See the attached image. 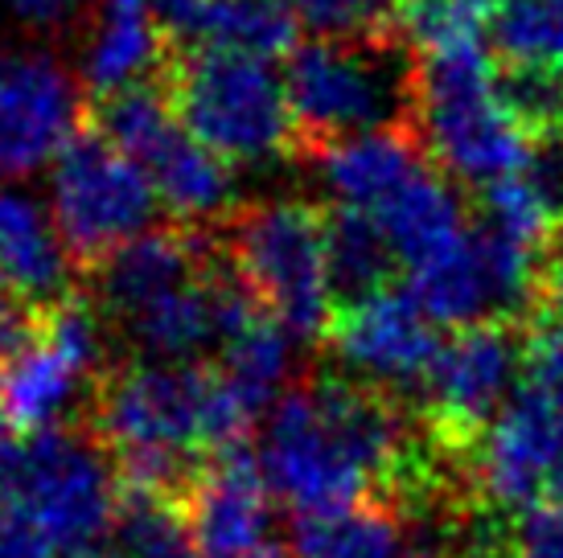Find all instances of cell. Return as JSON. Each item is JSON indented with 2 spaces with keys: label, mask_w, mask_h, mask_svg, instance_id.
<instances>
[{
  "label": "cell",
  "mask_w": 563,
  "mask_h": 558,
  "mask_svg": "<svg viewBox=\"0 0 563 558\" xmlns=\"http://www.w3.org/2000/svg\"><path fill=\"white\" fill-rule=\"evenodd\" d=\"M411 415L391 390L350 378H309L288 387L260 444V468L272 496L297 517L338 513L362 501H395L420 465Z\"/></svg>",
  "instance_id": "cell-1"
},
{
  "label": "cell",
  "mask_w": 563,
  "mask_h": 558,
  "mask_svg": "<svg viewBox=\"0 0 563 558\" xmlns=\"http://www.w3.org/2000/svg\"><path fill=\"white\" fill-rule=\"evenodd\" d=\"M297 153L317 156L338 140L416 124V54L399 30L300 42L284 66Z\"/></svg>",
  "instance_id": "cell-2"
},
{
  "label": "cell",
  "mask_w": 563,
  "mask_h": 558,
  "mask_svg": "<svg viewBox=\"0 0 563 558\" xmlns=\"http://www.w3.org/2000/svg\"><path fill=\"white\" fill-rule=\"evenodd\" d=\"M157 78L189 136L227 165L297 153L288 87L272 70V58L235 49H169Z\"/></svg>",
  "instance_id": "cell-3"
},
{
  "label": "cell",
  "mask_w": 563,
  "mask_h": 558,
  "mask_svg": "<svg viewBox=\"0 0 563 558\" xmlns=\"http://www.w3.org/2000/svg\"><path fill=\"white\" fill-rule=\"evenodd\" d=\"M416 127L440 169L477 189L522 172L534 153V136L501 103L494 54L416 58Z\"/></svg>",
  "instance_id": "cell-4"
},
{
  "label": "cell",
  "mask_w": 563,
  "mask_h": 558,
  "mask_svg": "<svg viewBox=\"0 0 563 558\" xmlns=\"http://www.w3.org/2000/svg\"><path fill=\"white\" fill-rule=\"evenodd\" d=\"M222 250L247 292L297 342L325 337L333 321L329 214L313 202H260L231 214Z\"/></svg>",
  "instance_id": "cell-5"
},
{
  "label": "cell",
  "mask_w": 563,
  "mask_h": 558,
  "mask_svg": "<svg viewBox=\"0 0 563 558\" xmlns=\"http://www.w3.org/2000/svg\"><path fill=\"white\" fill-rule=\"evenodd\" d=\"M157 189L144 165L120 153L99 127L82 124L49 172V217L79 276L148 231Z\"/></svg>",
  "instance_id": "cell-6"
},
{
  "label": "cell",
  "mask_w": 563,
  "mask_h": 558,
  "mask_svg": "<svg viewBox=\"0 0 563 558\" xmlns=\"http://www.w3.org/2000/svg\"><path fill=\"white\" fill-rule=\"evenodd\" d=\"M9 496L49 550L70 558L111 534L120 477L108 460V448L91 432L54 427L21 435Z\"/></svg>",
  "instance_id": "cell-7"
},
{
  "label": "cell",
  "mask_w": 563,
  "mask_h": 558,
  "mask_svg": "<svg viewBox=\"0 0 563 558\" xmlns=\"http://www.w3.org/2000/svg\"><path fill=\"white\" fill-rule=\"evenodd\" d=\"M522 357H527V325L518 321H477L456 328L440 345L416 399H420V427L444 456L470 465L489 423L515 399L510 390L522 378Z\"/></svg>",
  "instance_id": "cell-8"
},
{
  "label": "cell",
  "mask_w": 563,
  "mask_h": 558,
  "mask_svg": "<svg viewBox=\"0 0 563 558\" xmlns=\"http://www.w3.org/2000/svg\"><path fill=\"white\" fill-rule=\"evenodd\" d=\"M82 124L87 103L63 66L0 49V177H30L58 160Z\"/></svg>",
  "instance_id": "cell-9"
},
{
  "label": "cell",
  "mask_w": 563,
  "mask_h": 558,
  "mask_svg": "<svg viewBox=\"0 0 563 558\" xmlns=\"http://www.w3.org/2000/svg\"><path fill=\"white\" fill-rule=\"evenodd\" d=\"M325 337L350 370L391 394H416L444 345L437 337V321L395 288L342 304Z\"/></svg>",
  "instance_id": "cell-10"
},
{
  "label": "cell",
  "mask_w": 563,
  "mask_h": 558,
  "mask_svg": "<svg viewBox=\"0 0 563 558\" xmlns=\"http://www.w3.org/2000/svg\"><path fill=\"white\" fill-rule=\"evenodd\" d=\"M560 456L563 415L522 387L470 456V477L482 510L518 517L531 505H543Z\"/></svg>",
  "instance_id": "cell-11"
},
{
  "label": "cell",
  "mask_w": 563,
  "mask_h": 558,
  "mask_svg": "<svg viewBox=\"0 0 563 558\" xmlns=\"http://www.w3.org/2000/svg\"><path fill=\"white\" fill-rule=\"evenodd\" d=\"M219 259V238L194 222L148 226L91 271L95 300L115 325H132L141 312L202 279Z\"/></svg>",
  "instance_id": "cell-12"
},
{
  "label": "cell",
  "mask_w": 563,
  "mask_h": 558,
  "mask_svg": "<svg viewBox=\"0 0 563 558\" xmlns=\"http://www.w3.org/2000/svg\"><path fill=\"white\" fill-rule=\"evenodd\" d=\"M272 489L247 444L210 456L186 493V517L202 558L247 555L272 543Z\"/></svg>",
  "instance_id": "cell-13"
},
{
  "label": "cell",
  "mask_w": 563,
  "mask_h": 558,
  "mask_svg": "<svg viewBox=\"0 0 563 558\" xmlns=\"http://www.w3.org/2000/svg\"><path fill=\"white\" fill-rule=\"evenodd\" d=\"M169 49H235L280 58L300 46V16L284 0H153Z\"/></svg>",
  "instance_id": "cell-14"
},
{
  "label": "cell",
  "mask_w": 563,
  "mask_h": 558,
  "mask_svg": "<svg viewBox=\"0 0 563 558\" xmlns=\"http://www.w3.org/2000/svg\"><path fill=\"white\" fill-rule=\"evenodd\" d=\"M325 189L338 198V205L350 210H378L391 198L395 189L404 186L411 172L428 165V144H423L420 127L416 124H391L378 132H362V136L338 140L321 148L317 156H309Z\"/></svg>",
  "instance_id": "cell-15"
},
{
  "label": "cell",
  "mask_w": 563,
  "mask_h": 558,
  "mask_svg": "<svg viewBox=\"0 0 563 558\" xmlns=\"http://www.w3.org/2000/svg\"><path fill=\"white\" fill-rule=\"evenodd\" d=\"M95 382L99 378H91L75 357H66L49 337H42L33 321V337L0 366V418L16 435L54 432L82 399V387Z\"/></svg>",
  "instance_id": "cell-16"
},
{
  "label": "cell",
  "mask_w": 563,
  "mask_h": 558,
  "mask_svg": "<svg viewBox=\"0 0 563 558\" xmlns=\"http://www.w3.org/2000/svg\"><path fill=\"white\" fill-rule=\"evenodd\" d=\"M75 264L63 247V234L42 205L0 189V283L25 304L42 309L49 300L70 295Z\"/></svg>",
  "instance_id": "cell-17"
},
{
  "label": "cell",
  "mask_w": 563,
  "mask_h": 558,
  "mask_svg": "<svg viewBox=\"0 0 563 558\" xmlns=\"http://www.w3.org/2000/svg\"><path fill=\"white\" fill-rule=\"evenodd\" d=\"M371 214L383 226L387 243L395 247V259L404 264V271L440 255L444 247H453L456 238L470 231L465 205L453 193V186L444 181V169H440L437 160L420 165Z\"/></svg>",
  "instance_id": "cell-18"
},
{
  "label": "cell",
  "mask_w": 563,
  "mask_h": 558,
  "mask_svg": "<svg viewBox=\"0 0 563 558\" xmlns=\"http://www.w3.org/2000/svg\"><path fill=\"white\" fill-rule=\"evenodd\" d=\"M292 558H411L416 534L395 501H362L338 513L300 517L288 543Z\"/></svg>",
  "instance_id": "cell-19"
},
{
  "label": "cell",
  "mask_w": 563,
  "mask_h": 558,
  "mask_svg": "<svg viewBox=\"0 0 563 558\" xmlns=\"http://www.w3.org/2000/svg\"><path fill=\"white\" fill-rule=\"evenodd\" d=\"M141 165L148 172L153 189H157V198L181 222L202 226L210 217L227 214L231 193H235L231 165L219 153H210L198 136H189L186 124L173 127L169 136L161 140Z\"/></svg>",
  "instance_id": "cell-20"
},
{
  "label": "cell",
  "mask_w": 563,
  "mask_h": 558,
  "mask_svg": "<svg viewBox=\"0 0 563 558\" xmlns=\"http://www.w3.org/2000/svg\"><path fill=\"white\" fill-rule=\"evenodd\" d=\"M494 0H395V30L416 58L494 54Z\"/></svg>",
  "instance_id": "cell-21"
},
{
  "label": "cell",
  "mask_w": 563,
  "mask_h": 558,
  "mask_svg": "<svg viewBox=\"0 0 563 558\" xmlns=\"http://www.w3.org/2000/svg\"><path fill=\"white\" fill-rule=\"evenodd\" d=\"M292 342H297V337H292L272 312L255 309L219 349L222 378L235 387V394L255 411V415H260L264 406H272L276 394L288 390Z\"/></svg>",
  "instance_id": "cell-22"
},
{
  "label": "cell",
  "mask_w": 563,
  "mask_h": 558,
  "mask_svg": "<svg viewBox=\"0 0 563 558\" xmlns=\"http://www.w3.org/2000/svg\"><path fill=\"white\" fill-rule=\"evenodd\" d=\"M165 54L169 46L153 13H103L99 33L82 58V75L95 91L108 94L132 82H148V75H161Z\"/></svg>",
  "instance_id": "cell-23"
},
{
  "label": "cell",
  "mask_w": 563,
  "mask_h": 558,
  "mask_svg": "<svg viewBox=\"0 0 563 558\" xmlns=\"http://www.w3.org/2000/svg\"><path fill=\"white\" fill-rule=\"evenodd\" d=\"M395 264H399L395 247L387 243L375 214L350 205L329 210V271H333V292L345 304L391 288Z\"/></svg>",
  "instance_id": "cell-24"
},
{
  "label": "cell",
  "mask_w": 563,
  "mask_h": 558,
  "mask_svg": "<svg viewBox=\"0 0 563 558\" xmlns=\"http://www.w3.org/2000/svg\"><path fill=\"white\" fill-rule=\"evenodd\" d=\"M494 46L501 63H534L563 70V0H498Z\"/></svg>",
  "instance_id": "cell-25"
},
{
  "label": "cell",
  "mask_w": 563,
  "mask_h": 558,
  "mask_svg": "<svg viewBox=\"0 0 563 558\" xmlns=\"http://www.w3.org/2000/svg\"><path fill=\"white\" fill-rule=\"evenodd\" d=\"M522 387L563 415V316L555 312H534L527 321Z\"/></svg>",
  "instance_id": "cell-26"
},
{
  "label": "cell",
  "mask_w": 563,
  "mask_h": 558,
  "mask_svg": "<svg viewBox=\"0 0 563 558\" xmlns=\"http://www.w3.org/2000/svg\"><path fill=\"white\" fill-rule=\"evenodd\" d=\"M321 37L395 30V0H284Z\"/></svg>",
  "instance_id": "cell-27"
},
{
  "label": "cell",
  "mask_w": 563,
  "mask_h": 558,
  "mask_svg": "<svg viewBox=\"0 0 563 558\" xmlns=\"http://www.w3.org/2000/svg\"><path fill=\"white\" fill-rule=\"evenodd\" d=\"M501 543L510 558H563V505L543 501L522 510Z\"/></svg>",
  "instance_id": "cell-28"
},
{
  "label": "cell",
  "mask_w": 563,
  "mask_h": 558,
  "mask_svg": "<svg viewBox=\"0 0 563 558\" xmlns=\"http://www.w3.org/2000/svg\"><path fill=\"white\" fill-rule=\"evenodd\" d=\"M33 321H37V309L0 283V366L33 337Z\"/></svg>",
  "instance_id": "cell-29"
},
{
  "label": "cell",
  "mask_w": 563,
  "mask_h": 558,
  "mask_svg": "<svg viewBox=\"0 0 563 558\" xmlns=\"http://www.w3.org/2000/svg\"><path fill=\"white\" fill-rule=\"evenodd\" d=\"M539 312L563 316V226L543 250V283H539Z\"/></svg>",
  "instance_id": "cell-30"
},
{
  "label": "cell",
  "mask_w": 563,
  "mask_h": 558,
  "mask_svg": "<svg viewBox=\"0 0 563 558\" xmlns=\"http://www.w3.org/2000/svg\"><path fill=\"white\" fill-rule=\"evenodd\" d=\"M13 9L33 25H58L79 9V0H13Z\"/></svg>",
  "instance_id": "cell-31"
},
{
  "label": "cell",
  "mask_w": 563,
  "mask_h": 558,
  "mask_svg": "<svg viewBox=\"0 0 563 558\" xmlns=\"http://www.w3.org/2000/svg\"><path fill=\"white\" fill-rule=\"evenodd\" d=\"M103 13H153V0H103Z\"/></svg>",
  "instance_id": "cell-32"
},
{
  "label": "cell",
  "mask_w": 563,
  "mask_h": 558,
  "mask_svg": "<svg viewBox=\"0 0 563 558\" xmlns=\"http://www.w3.org/2000/svg\"><path fill=\"white\" fill-rule=\"evenodd\" d=\"M70 558H124V555L111 546V538H103V543L87 546V550H79V555H70Z\"/></svg>",
  "instance_id": "cell-33"
},
{
  "label": "cell",
  "mask_w": 563,
  "mask_h": 558,
  "mask_svg": "<svg viewBox=\"0 0 563 558\" xmlns=\"http://www.w3.org/2000/svg\"><path fill=\"white\" fill-rule=\"evenodd\" d=\"M231 558H284V550L276 543L260 546V550H247V555H231Z\"/></svg>",
  "instance_id": "cell-34"
},
{
  "label": "cell",
  "mask_w": 563,
  "mask_h": 558,
  "mask_svg": "<svg viewBox=\"0 0 563 558\" xmlns=\"http://www.w3.org/2000/svg\"><path fill=\"white\" fill-rule=\"evenodd\" d=\"M470 558H510V550H506V543H498V546H477Z\"/></svg>",
  "instance_id": "cell-35"
}]
</instances>
